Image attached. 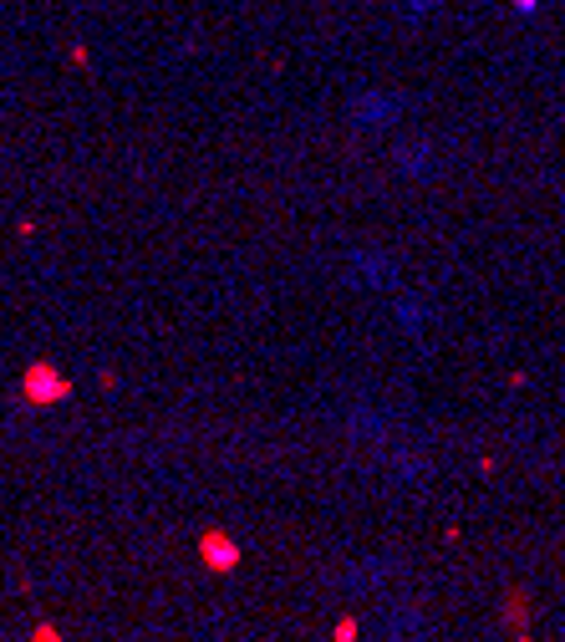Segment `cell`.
Returning <instances> with one entry per match:
<instances>
[{
    "instance_id": "obj_4",
    "label": "cell",
    "mask_w": 565,
    "mask_h": 642,
    "mask_svg": "<svg viewBox=\"0 0 565 642\" xmlns=\"http://www.w3.org/2000/svg\"><path fill=\"white\" fill-rule=\"evenodd\" d=\"M199 556H204L209 571H235V566L244 561V551L224 536V530H204V536H199Z\"/></svg>"
},
{
    "instance_id": "obj_7",
    "label": "cell",
    "mask_w": 565,
    "mask_h": 642,
    "mask_svg": "<svg viewBox=\"0 0 565 642\" xmlns=\"http://www.w3.org/2000/svg\"><path fill=\"white\" fill-rule=\"evenodd\" d=\"M357 638H362V622L357 617H342L337 622V632H331V642H357Z\"/></svg>"
},
{
    "instance_id": "obj_9",
    "label": "cell",
    "mask_w": 565,
    "mask_h": 642,
    "mask_svg": "<svg viewBox=\"0 0 565 642\" xmlns=\"http://www.w3.org/2000/svg\"><path fill=\"white\" fill-rule=\"evenodd\" d=\"M31 642H66L57 632V627H51V622H36V632H31Z\"/></svg>"
},
{
    "instance_id": "obj_8",
    "label": "cell",
    "mask_w": 565,
    "mask_h": 642,
    "mask_svg": "<svg viewBox=\"0 0 565 642\" xmlns=\"http://www.w3.org/2000/svg\"><path fill=\"white\" fill-rule=\"evenodd\" d=\"M505 622H509V627H525V597H509L505 601Z\"/></svg>"
},
{
    "instance_id": "obj_10",
    "label": "cell",
    "mask_w": 565,
    "mask_h": 642,
    "mask_svg": "<svg viewBox=\"0 0 565 642\" xmlns=\"http://www.w3.org/2000/svg\"><path fill=\"white\" fill-rule=\"evenodd\" d=\"M407 11H413V16L423 21V16H433V0H407Z\"/></svg>"
},
{
    "instance_id": "obj_3",
    "label": "cell",
    "mask_w": 565,
    "mask_h": 642,
    "mask_svg": "<svg viewBox=\"0 0 565 642\" xmlns=\"http://www.w3.org/2000/svg\"><path fill=\"white\" fill-rule=\"evenodd\" d=\"M20 393H26V403H61V398H72V383L57 373V367H46V362H36L31 373H26V383H20Z\"/></svg>"
},
{
    "instance_id": "obj_2",
    "label": "cell",
    "mask_w": 565,
    "mask_h": 642,
    "mask_svg": "<svg viewBox=\"0 0 565 642\" xmlns=\"http://www.w3.org/2000/svg\"><path fill=\"white\" fill-rule=\"evenodd\" d=\"M352 281L367 290H398V270L377 250H352Z\"/></svg>"
},
{
    "instance_id": "obj_6",
    "label": "cell",
    "mask_w": 565,
    "mask_h": 642,
    "mask_svg": "<svg viewBox=\"0 0 565 642\" xmlns=\"http://www.w3.org/2000/svg\"><path fill=\"white\" fill-rule=\"evenodd\" d=\"M398 164H403V174L423 179V174H433V148L428 143H403L398 148Z\"/></svg>"
},
{
    "instance_id": "obj_5",
    "label": "cell",
    "mask_w": 565,
    "mask_h": 642,
    "mask_svg": "<svg viewBox=\"0 0 565 642\" xmlns=\"http://www.w3.org/2000/svg\"><path fill=\"white\" fill-rule=\"evenodd\" d=\"M392 296H398V327H403L407 336H423V327H428V306L423 301H418V296H413V290H392Z\"/></svg>"
},
{
    "instance_id": "obj_1",
    "label": "cell",
    "mask_w": 565,
    "mask_h": 642,
    "mask_svg": "<svg viewBox=\"0 0 565 642\" xmlns=\"http://www.w3.org/2000/svg\"><path fill=\"white\" fill-rule=\"evenodd\" d=\"M407 112V97H398V92H362L357 103H352V118L357 123H367V128H392L398 118Z\"/></svg>"
}]
</instances>
